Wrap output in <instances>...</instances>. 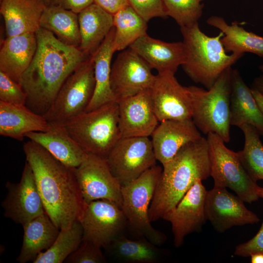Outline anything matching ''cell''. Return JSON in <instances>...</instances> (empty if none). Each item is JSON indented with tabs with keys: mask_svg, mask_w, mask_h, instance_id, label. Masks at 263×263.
Listing matches in <instances>:
<instances>
[{
	"mask_svg": "<svg viewBox=\"0 0 263 263\" xmlns=\"http://www.w3.org/2000/svg\"><path fill=\"white\" fill-rule=\"evenodd\" d=\"M154 110L159 122L192 118L189 87L182 85L175 73H158L150 89Z\"/></svg>",
	"mask_w": 263,
	"mask_h": 263,
	"instance_id": "14",
	"label": "cell"
},
{
	"mask_svg": "<svg viewBox=\"0 0 263 263\" xmlns=\"http://www.w3.org/2000/svg\"><path fill=\"white\" fill-rule=\"evenodd\" d=\"M113 26L115 52L127 49L138 38L147 34V22L130 5L113 15Z\"/></svg>",
	"mask_w": 263,
	"mask_h": 263,
	"instance_id": "32",
	"label": "cell"
},
{
	"mask_svg": "<svg viewBox=\"0 0 263 263\" xmlns=\"http://www.w3.org/2000/svg\"><path fill=\"white\" fill-rule=\"evenodd\" d=\"M130 6L146 22L168 17L163 0H128Z\"/></svg>",
	"mask_w": 263,
	"mask_h": 263,
	"instance_id": "38",
	"label": "cell"
},
{
	"mask_svg": "<svg viewBox=\"0 0 263 263\" xmlns=\"http://www.w3.org/2000/svg\"><path fill=\"white\" fill-rule=\"evenodd\" d=\"M93 3L94 0H52L50 4L78 14Z\"/></svg>",
	"mask_w": 263,
	"mask_h": 263,
	"instance_id": "40",
	"label": "cell"
},
{
	"mask_svg": "<svg viewBox=\"0 0 263 263\" xmlns=\"http://www.w3.org/2000/svg\"><path fill=\"white\" fill-rule=\"evenodd\" d=\"M37 48L35 33L7 37L0 50V71L20 83L21 76L30 66Z\"/></svg>",
	"mask_w": 263,
	"mask_h": 263,
	"instance_id": "23",
	"label": "cell"
},
{
	"mask_svg": "<svg viewBox=\"0 0 263 263\" xmlns=\"http://www.w3.org/2000/svg\"><path fill=\"white\" fill-rule=\"evenodd\" d=\"M255 253L263 254V220L257 234L249 240L237 245L235 255L247 257Z\"/></svg>",
	"mask_w": 263,
	"mask_h": 263,
	"instance_id": "39",
	"label": "cell"
},
{
	"mask_svg": "<svg viewBox=\"0 0 263 263\" xmlns=\"http://www.w3.org/2000/svg\"><path fill=\"white\" fill-rule=\"evenodd\" d=\"M27 95L21 85L0 71V101L25 105Z\"/></svg>",
	"mask_w": 263,
	"mask_h": 263,
	"instance_id": "36",
	"label": "cell"
},
{
	"mask_svg": "<svg viewBox=\"0 0 263 263\" xmlns=\"http://www.w3.org/2000/svg\"><path fill=\"white\" fill-rule=\"evenodd\" d=\"M210 162V176L214 187L228 188L245 203H252L259 198L257 182L248 175L237 154L225 146L217 134H207Z\"/></svg>",
	"mask_w": 263,
	"mask_h": 263,
	"instance_id": "8",
	"label": "cell"
},
{
	"mask_svg": "<svg viewBox=\"0 0 263 263\" xmlns=\"http://www.w3.org/2000/svg\"><path fill=\"white\" fill-rule=\"evenodd\" d=\"M230 124L239 128L244 124L254 127L263 136V114L251 91L239 71L231 73Z\"/></svg>",
	"mask_w": 263,
	"mask_h": 263,
	"instance_id": "24",
	"label": "cell"
},
{
	"mask_svg": "<svg viewBox=\"0 0 263 263\" xmlns=\"http://www.w3.org/2000/svg\"><path fill=\"white\" fill-rule=\"evenodd\" d=\"M106 160L121 187L138 178L157 161L149 137H121Z\"/></svg>",
	"mask_w": 263,
	"mask_h": 263,
	"instance_id": "10",
	"label": "cell"
},
{
	"mask_svg": "<svg viewBox=\"0 0 263 263\" xmlns=\"http://www.w3.org/2000/svg\"><path fill=\"white\" fill-rule=\"evenodd\" d=\"M75 174L85 202L105 199L122 207L121 186L112 173L106 160L87 154L75 169Z\"/></svg>",
	"mask_w": 263,
	"mask_h": 263,
	"instance_id": "13",
	"label": "cell"
},
{
	"mask_svg": "<svg viewBox=\"0 0 263 263\" xmlns=\"http://www.w3.org/2000/svg\"><path fill=\"white\" fill-rule=\"evenodd\" d=\"M142 58L158 73H175L185 60L183 42H167L154 38L147 34L129 47Z\"/></svg>",
	"mask_w": 263,
	"mask_h": 263,
	"instance_id": "20",
	"label": "cell"
},
{
	"mask_svg": "<svg viewBox=\"0 0 263 263\" xmlns=\"http://www.w3.org/2000/svg\"><path fill=\"white\" fill-rule=\"evenodd\" d=\"M251 89L252 93L263 114V94L254 87Z\"/></svg>",
	"mask_w": 263,
	"mask_h": 263,
	"instance_id": "42",
	"label": "cell"
},
{
	"mask_svg": "<svg viewBox=\"0 0 263 263\" xmlns=\"http://www.w3.org/2000/svg\"><path fill=\"white\" fill-rule=\"evenodd\" d=\"M8 192L1 203L4 215L22 225L45 213L32 169L26 161L18 183L8 181Z\"/></svg>",
	"mask_w": 263,
	"mask_h": 263,
	"instance_id": "15",
	"label": "cell"
},
{
	"mask_svg": "<svg viewBox=\"0 0 263 263\" xmlns=\"http://www.w3.org/2000/svg\"><path fill=\"white\" fill-rule=\"evenodd\" d=\"M256 192L259 198L263 199V188L258 186L256 190Z\"/></svg>",
	"mask_w": 263,
	"mask_h": 263,
	"instance_id": "45",
	"label": "cell"
},
{
	"mask_svg": "<svg viewBox=\"0 0 263 263\" xmlns=\"http://www.w3.org/2000/svg\"><path fill=\"white\" fill-rule=\"evenodd\" d=\"M185 60L182 65L185 73L194 82L209 89L222 74L231 68L244 54H228L222 42L220 31L210 37L200 28L199 23L180 27Z\"/></svg>",
	"mask_w": 263,
	"mask_h": 263,
	"instance_id": "4",
	"label": "cell"
},
{
	"mask_svg": "<svg viewBox=\"0 0 263 263\" xmlns=\"http://www.w3.org/2000/svg\"><path fill=\"white\" fill-rule=\"evenodd\" d=\"M106 248L114 258L126 263H157L162 261L165 254L162 249L144 238L132 240L123 234Z\"/></svg>",
	"mask_w": 263,
	"mask_h": 263,
	"instance_id": "31",
	"label": "cell"
},
{
	"mask_svg": "<svg viewBox=\"0 0 263 263\" xmlns=\"http://www.w3.org/2000/svg\"><path fill=\"white\" fill-rule=\"evenodd\" d=\"M151 136L156 159L163 166L184 146L202 137L192 119L160 122Z\"/></svg>",
	"mask_w": 263,
	"mask_h": 263,
	"instance_id": "19",
	"label": "cell"
},
{
	"mask_svg": "<svg viewBox=\"0 0 263 263\" xmlns=\"http://www.w3.org/2000/svg\"><path fill=\"white\" fill-rule=\"evenodd\" d=\"M197 180L175 207L162 219L170 223L174 245L181 246L188 235L198 232L207 221L205 201L207 190Z\"/></svg>",
	"mask_w": 263,
	"mask_h": 263,
	"instance_id": "17",
	"label": "cell"
},
{
	"mask_svg": "<svg viewBox=\"0 0 263 263\" xmlns=\"http://www.w3.org/2000/svg\"><path fill=\"white\" fill-rule=\"evenodd\" d=\"M22 226V244L17 258L20 263L33 262L40 253L51 246L60 231L46 212Z\"/></svg>",
	"mask_w": 263,
	"mask_h": 263,
	"instance_id": "28",
	"label": "cell"
},
{
	"mask_svg": "<svg viewBox=\"0 0 263 263\" xmlns=\"http://www.w3.org/2000/svg\"><path fill=\"white\" fill-rule=\"evenodd\" d=\"M67 132L87 154L106 159L121 138L117 102L84 111L63 124Z\"/></svg>",
	"mask_w": 263,
	"mask_h": 263,
	"instance_id": "5",
	"label": "cell"
},
{
	"mask_svg": "<svg viewBox=\"0 0 263 263\" xmlns=\"http://www.w3.org/2000/svg\"><path fill=\"white\" fill-rule=\"evenodd\" d=\"M253 87L258 90L263 94V75H261L256 77L253 81Z\"/></svg>",
	"mask_w": 263,
	"mask_h": 263,
	"instance_id": "43",
	"label": "cell"
},
{
	"mask_svg": "<svg viewBox=\"0 0 263 263\" xmlns=\"http://www.w3.org/2000/svg\"><path fill=\"white\" fill-rule=\"evenodd\" d=\"M78 18L79 48L86 56H92L113 27V15L93 3L79 12Z\"/></svg>",
	"mask_w": 263,
	"mask_h": 263,
	"instance_id": "26",
	"label": "cell"
},
{
	"mask_svg": "<svg viewBox=\"0 0 263 263\" xmlns=\"http://www.w3.org/2000/svg\"><path fill=\"white\" fill-rule=\"evenodd\" d=\"M52 0H43L46 6H48L50 4Z\"/></svg>",
	"mask_w": 263,
	"mask_h": 263,
	"instance_id": "46",
	"label": "cell"
},
{
	"mask_svg": "<svg viewBox=\"0 0 263 263\" xmlns=\"http://www.w3.org/2000/svg\"><path fill=\"white\" fill-rule=\"evenodd\" d=\"M238 196L226 188L214 187L207 190L205 215L217 232L223 233L235 226L254 224L259 222L256 214L248 209Z\"/></svg>",
	"mask_w": 263,
	"mask_h": 263,
	"instance_id": "16",
	"label": "cell"
},
{
	"mask_svg": "<svg viewBox=\"0 0 263 263\" xmlns=\"http://www.w3.org/2000/svg\"><path fill=\"white\" fill-rule=\"evenodd\" d=\"M259 69L262 73V75H263V63L260 66Z\"/></svg>",
	"mask_w": 263,
	"mask_h": 263,
	"instance_id": "47",
	"label": "cell"
},
{
	"mask_svg": "<svg viewBox=\"0 0 263 263\" xmlns=\"http://www.w3.org/2000/svg\"><path fill=\"white\" fill-rule=\"evenodd\" d=\"M50 125L48 131L29 132L25 137L42 147L65 165L76 168L87 154L71 137L63 125Z\"/></svg>",
	"mask_w": 263,
	"mask_h": 263,
	"instance_id": "21",
	"label": "cell"
},
{
	"mask_svg": "<svg viewBox=\"0 0 263 263\" xmlns=\"http://www.w3.org/2000/svg\"><path fill=\"white\" fill-rule=\"evenodd\" d=\"M244 137L243 149L237 152L242 165L255 181L263 180V144L258 131L249 124L239 127Z\"/></svg>",
	"mask_w": 263,
	"mask_h": 263,
	"instance_id": "34",
	"label": "cell"
},
{
	"mask_svg": "<svg viewBox=\"0 0 263 263\" xmlns=\"http://www.w3.org/2000/svg\"><path fill=\"white\" fill-rule=\"evenodd\" d=\"M83 228L82 240L106 248L123 234L127 221L122 208L105 199L93 201L86 206L79 220Z\"/></svg>",
	"mask_w": 263,
	"mask_h": 263,
	"instance_id": "11",
	"label": "cell"
},
{
	"mask_svg": "<svg viewBox=\"0 0 263 263\" xmlns=\"http://www.w3.org/2000/svg\"><path fill=\"white\" fill-rule=\"evenodd\" d=\"M163 168L156 165L138 178L122 186L121 208L131 229L157 246L164 244L166 235L151 224L149 210Z\"/></svg>",
	"mask_w": 263,
	"mask_h": 263,
	"instance_id": "7",
	"label": "cell"
},
{
	"mask_svg": "<svg viewBox=\"0 0 263 263\" xmlns=\"http://www.w3.org/2000/svg\"><path fill=\"white\" fill-rule=\"evenodd\" d=\"M207 23L224 33L221 40L227 53H250L263 57V37L247 31L237 21L229 24L220 16L210 17Z\"/></svg>",
	"mask_w": 263,
	"mask_h": 263,
	"instance_id": "29",
	"label": "cell"
},
{
	"mask_svg": "<svg viewBox=\"0 0 263 263\" xmlns=\"http://www.w3.org/2000/svg\"><path fill=\"white\" fill-rule=\"evenodd\" d=\"M232 68L224 71L209 89L188 86L192 120L205 134L214 133L225 143L230 140V95Z\"/></svg>",
	"mask_w": 263,
	"mask_h": 263,
	"instance_id": "6",
	"label": "cell"
},
{
	"mask_svg": "<svg viewBox=\"0 0 263 263\" xmlns=\"http://www.w3.org/2000/svg\"><path fill=\"white\" fill-rule=\"evenodd\" d=\"M204 0H163L168 16L180 27L198 22L203 15Z\"/></svg>",
	"mask_w": 263,
	"mask_h": 263,
	"instance_id": "35",
	"label": "cell"
},
{
	"mask_svg": "<svg viewBox=\"0 0 263 263\" xmlns=\"http://www.w3.org/2000/svg\"><path fill=\"white\" fill-rule=\"evenodd\" d=\"M23 149L45 212L52 221L61 229L80 220L87 204L82 197L75 169L65 165L30 140Z\"/></svg>",
	"mask_w": 263,
	"mask_h": 263,
	"instance_id": "2",
	"label": "cell"
},
{
	"mask_svg": "<svg viewBox=\"0 0 263 263\" xmlns=\"http://www.w3.org/2000/svg\"><path fill=\"white\" fill-rule=\"evenodd\" d=\"M94 1L95 4L113 15L130 5L128 0H94Z\"/></svg>",
	"mask_w": 263,
	"mask_h": 263,
	"instance_id": "41",
	"label": "cell"
},
{
	"mask_svg": "<svg viewBox=\"0 0 263 263\" xmlns=\"http://www.w3.org/2000/svg\"><path fill=\"white\" fill-rule=\"evenodd\" d=\"M40 27L52 33L61 42L79 48L81 42L78 14L58 6H46L40 20Z\"/></svg>",
	"mask_w": 263,
	"mask_h": 263,
	"instance_id": "30",
	"label": "cell"
},
{
	"mask_svg": "<svg viewBox=\"0 0 263 263\" xmlns=\"http://www.w3.org/2000/svg\"><path fill=\"white\" fill-rule=\"evenodd\" d=\"M148 63L129 48L121 51L111 66L110 82L116 101L150 89L155 75Z\"/></svg>",
	"mask_w": 263,
	"mask_h": 263,
	"instance_id": "12",
	"label": "cell"
},
{
	"mask_svg": "<svg viewBox=\"0 0 263 263\" xmlns=\"http://www.w3.org/2000/svg\"><path fill=\"white\" fill-rule=\"evenodd\" d=\"M250 257L251 263H263V254L255 253Z\"/></svg>",
	"mask_w": 263,
	"mask_h": 263,
	"instance_id": "44",
	"label": "cell"
},
{
	"mask_svg": "<svg viewBox=\"0 0 263 263\" xmlns=\"http://www.w3.org/2000/svg\"><path fill=\"white\" fill-rule=\"evenodd\" d=\"M115 29L109 32L96 52L91 56L94 64L95 88L92 98L85 111L94 110L104 104L117 102L110 82L111 61L115 52L113 41Z\"/></svg>",
	"mask_w": 263,
	"mask_h": 263,
	"instance_id": "27",
	"label": "cell"
},
{
	"mask_svg": "<svg viewBox=\"0 0 263 263\" xmlns=\"http://www.w3.org/2000/svg\"><path fill=\"white\" fill-rule=\"evenodd\" d=\"M70 263H103L106 262L101 247L82 240L78 248L65 260Z\"/></svg>",
	"mask_w": 263,
	"mask_h": 263,
	"instance_id": "37",
	"label": "cell"
},
{
	"mask_svg": "<svg viewBox=\"0 0 263 263\" xmlns=\"http://www.w3.org/2000/svg\"><path fill=\"white\" fill-rule=\"evenodd\" d=\"M117 102L121 137L151 135L159 121L154 110L150 89L121 99Z\"/></svg>",
	"mask_w": 263,
	"mask_h": 263,
	"instance_id": "18",
	"label": "cell"
},
{
	"mask_svg": "<svg viewBox=\"0 0 263 263\" xmlns=\"http://www.w3.org/2000/svg\"><path fill=\"white\" fill-rule=\"evenodd\" d=\"M83 228L79 220L60 229L51 246L40 253L33 263H61L80 245L83 239Z\"/></svg>",
	"mask_w": 263,
	"mask_h": 263,
	"instance_id": "33",
	"label": "cell"
},
{
	"mask_svg": "<svg viewBox=\"0 0 263 263\" xmlns=\"http://www.w3.org/2000/svg\"><path fill=\"white\" fill-rule=\"evenodd\" d=\"M209 176L208 144L202 136L184 146L163 166L149 207L151 222L162 218L175 207L197 180L203 181Z\"/></svg>",
	"mask_w": 263,
	"mask_h": 263,
	"instance_id": "3",
	"label": "cell"
},
{
	"mask_svg": "<svg viewBox=\"0 0 263 263\" xmlns=\"http://www.w3.org/2000/svg\"><path fill=\"white\" fill-rule=\"evenodd\" d=\"M35 34L37 50L19 84L27 95L25 105L43 116L67 77L89 56L45 29L40 27Z\"/></svg>",
	"mask_w": 263,
	"mask_h": 263,
	"instance_id": "1",
	"label": "cell"
},
{
	"mask_svg": "<svg viewBox=\"0 0 263 263\" xmlns=\"http://www.w3.org/2000/svg\"><path fill=\"white\" fill-rule=\"evenodd\" d=\"M50 125L44 116L36 113L25 105L0 101V135L22 140L27 133L46 132Z\"/></svg>",
	"mask_w": 263,
	"mask_h": 263,
	"instance_id": "25",
	"label": "cell"
},
{
	"mask_svg": "<svg viewBox=\"0 0 263 263\" xmlns=\"http://www.w3.org/2000/svg\"><path fill=\"white\" fill-rule=\"evenodd\" d=\"M94 88V64L90 56L67 77L44 117L49 124L63 125L86 110Z\"/></svg>",
	"mask_w": 263,
	"mask_h": 263,
	"instance_id": "9",
	"label": "cell"
},
{
	"mask_svg": "<svg viewBox=\"0 0 263 263\" xmlns=\"http://www.w3.org/2000/svg\"><path fill=\"white\" fill-rule=\"evenodd\" d=\"M46 6L43 0H0L7 37L35 33Z\"/></svg>",
	"mask_w": 263,
	"mask_h": 263,
	"instance_id": "22",
	"label": "cell"
}]
</instances>
